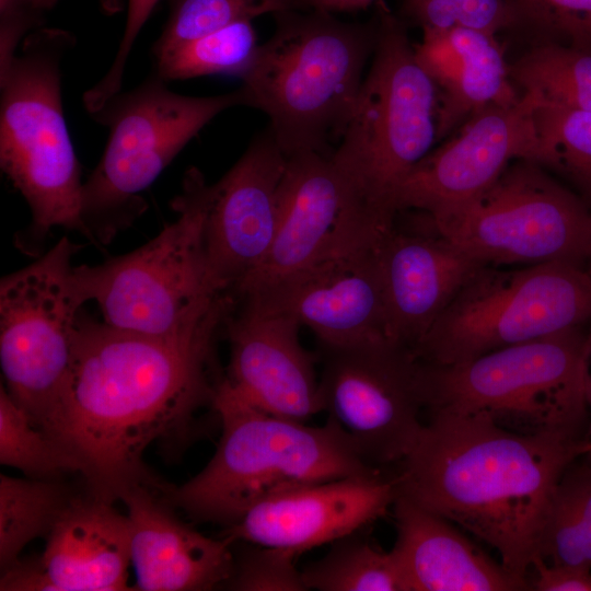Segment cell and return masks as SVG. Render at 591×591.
I'll return each mask as SVG.
<instances>
[{
	"label": "cell",
	"instance_id": "1",
	"mask_svg": "<svg viewBox=\"0 0 591 591\" xmlns=\"http://www.w3.org/2000/svg\"><path fill=\"white\" fill-rule=\"evenodd\" d=\"M233 303L193 331L161 337L112 327L80 313L63 399L60 441L81 460L91 495L113 501L135 484L161 486L142 455L186 431L213 403L215 339Z\"/></svg>",
	"mask_w": 591,
	"mask_h": 591
},
{
	"label": "cell",
	"instance_id": "2",
	"mask_svg": "<svg viewBox=\"0 0 591 591\" xmlns=\"http://www.w3.org/2000/svg\"><path fill=\"white\" fill-rule=\"evenodd\" d=\"M393 474L397 496L457 524L491 546L525 579L540 557L555 489L588 439L520 433L482 413L428 410Z\"/></svg>",
	"mask_w": 591,
	"mask_h": 591
},
{
	"label": "cell",
	"instance_id": "3",
	"mask_svg": "<svg viewBox=\"0 0 591 591\" xmlns=\"http://www.w3.org/2000/svg\"><path fill=\"white\" fill-rule=\"evenodd\" d=\"M274 18L273 35L240 77L247 106L266 114L286 157L331 154L357 104L375 46L376 18L346 22L308 9Z\"/></svg>",
	"mask_w": 591,
	"mask_h": 591
},
{
	"label": "cell",
	"instance_id": "4",
	"mask_svg": "<svg viewBox=\"0 0 591 591\" xmlns=\"http://www.w3.org/2000/svg\"><path fill=\"white\" fill-rule=\"evenodd\" d=\"M212 406L222 429L212 457L183 485L162 487L166 499L195 521L229 528L282 490L383 471L367 465L329 421L312 427L260 410L224 376Z\"/></svg>",
	"mask_w": 591,
	"mask_h": 591
},
{
	"label": "cell",
	"instance_id": "5",
	"mask_svg": "<svg viewBox=\"0 0 591 591\" xmlns=\"http://www.w3.org/2000/svg\"><path fill=\"white\" fill-rule=\"evenodd\" d=\"M376 40L360 93L332 152L352 204L392 225L397 192L437 139L438 91L419 65L406 23L376 0Z\"/></svg>",
	"mask_w": 591,
	"mask_h": 591
},
{
	"label": "cell",
	"instance_id": "6",
	"mask_svg": "<svg viewBox=\"0 0 591 591\" xmlns=\"http://www.w3.org/2000/svg\"><path fill=\"white\" fill-rule=\"evenodd\" d=\"M73 46L67 31L39 28L0 68V165L31 210V223L16 244L35 256L54 228L89 239L80 165L61 102V61Z\"/></svg>",
	"mask_w": 591,
	"mask_h": 591
},
{
	"label": "cell",
	"instance_id": "7",
	"mask_svg": "<svg viewBox=\"0 0 591 591\" xmlns=\"http://www.w3.org/2000/svg\"><path fill=\"white\" fill-rule=\"evenodd\" d=\"M211 196L190 169L171 206L176 218L139 248L95 266L74 267L89 301L107 325L173 337L188 333L233 301L215 283L207 263L205 222Z\"/></svg>",
	"mask_w": 591,
	"mask_h": 591
},
{
	"label": "cell",
	"instance_id": "8",
	"mask_svg": "<svg viewBox=\"0 0 591 591\" xmlns=\"http://www.w3.org/2000/svg\"><path fill=\"white\" fill-rule=\"evenodd\" d=\"M590 357V332L579 327L456 364L421 361L426 412L482 413L520 433L578 436Z\"/></svg>",
	"mask_w": 591,
	"mask_h": 591
},
{
	"label": "cell",
	"instance_id": "9",
	"mask_svg": "<svg viewBox=\"0 0 591 591\" xmlns=\"http://www.w3.org/2000/svg\"><path fill=\"white\" fill-rule=\"evenodd\" d=\"M247 106L242 88L212 96L167 89L155 74L117 93L91 117L108 129L103 155L82 186L81 217L89 240L109 244L146 210V190L215 117Z\"/></svg>",
	"mask_w": 591,
	"mask_h": 591
},
{
	"label": "cell",
	"instance_id": "10",
	"mask_svg": "<svg viewBox=\"0 0 591 591\" xmlns=\"http://www.w3.org/2000/svg\"><path fill=\"white\" fill-rule=\"evenodd\" d=\"M591 322V275L565 263L480 267L414 348L450 366Z\"/></svg>",
	"mask_w": 591,
	"mask_h": 591
},
{
	"label": "cell",
	"instance_id": "11",
	"mask_svg": "<svg viewBox=\"0 0 591 591\" xmlns=\"http://www.w3.org/2000/svg\"><path fill=\"white\" fill-rule=\"evenodd\" d=\"M81 248L62 236L0 281L4 387L32 424L58 441L76 325L89 302L72 265Z\"/></svg>",
	"mask_w": 591,
	"mask_h": 591
},
{
	"label": "cell",
	"instance_id": "12",
	"mask_svg": "<svg viewBox=\"0 0 591 591\" xmlns=\"http://www.w3.org/2000/svg\"><path fill=\"white\" fill-rule=\"evenodd\" d=\"M431 222L486 266L565 263L587 269L591 256V209L524 159L511 162L473 202Z\"/></svg>",
	"mask_w": 591,
	"mask_h": 591
},
{
	"label": "cell",
	"instance_id": "13",
	"mask_svg": "<svg viewBox=\"0 0 591 591\" xmlns=\"http://www.w3.org/2000/svg\"><path fill=\"white\" fill-rule=\"evenodd\" d=\"M323 350L320 391L327 421L367 465H397L425 424L422 362L391 339Z\"/></svg>",
	"mask_w": 591,
	"mask_h": 591
},
{
	"label": "cell",
	"instance_id": "14",
	"mask_svg": "<svg viewBox=\"0 0 591 591\" xmlns=\"http://www.w3.org/2000/svg\"><path fill=\"white\" fill-rule=\"evenodd\" d=\"M538 102L521 92L512 104L491 105L471 116L409 172L396 195L397 213L415 210L442 219L478 198L511 162L532 161Z\"/></svg>",
	"mask_w": 591,
	"mask_h": 591
},
{
	"label": "cell",
	"instance_id": "15",
	"mask_svg": "<svg viewBox=\"0 0 591 591\" xmlns=\"http://www.w3.org/2000/svg\"><path fill=\"white\" fill-rule=\"evenodd\" d=\"M389 229L352 206L332 153L289 155L279 188V222L274 243L260 267L234 298L237 300L331 254L376 243Z\"/></svg>",
	"mask_w": 591,
	"mask_h": 591
},
{
	"label": "cell",
	"instance_id": "16",
	"mask_svg": "<svg viewBox=\"0 0 591 591\" xmlns=\"http://www.w3.org/2000/svg\"><path fill=\"white\" fill-rule=\"evenodd\" d=\"M379 242L331 254L237 300L290 316L322 347L390 339Z\"/></svg>",
	"mask_w": 591,
	"mask_h": 591
},
{
	"label": "cell",
	"instance_id": "17",
	"mask_svg": "<svg viewBox=\"0 0 591 591\" xmlns=\"http://www.w3.org/2000/svg\"><path fill=\"white\" fill-rule=\"evenodd\" d=\"M287 157L267 128L216 183L205 222V248L217 287L234 298L260 267L279 222Z\"/></svg>",
	"mask_w": 591,
	"mask_h": 591
},
{
	"label": "cell",
	"instance_id": "18",
	"mask_svg": "<svg viewBox=\"0 0 591 591\" xmlns=\"http://www.w3.org/2000/svg\"><path fill=\"white\" fill-rule=\"evenodd\" d=\"M397 497L383 471L293 487L248 509L224 536L301 554L364 530L385 517Z\"/></svg>",
	"mask_w": 591,
	"mask_h": 591
},
{
	"label": "cell",
	"instance_id": "19",
	"mask_svg": "<svg viewBox=\"0 0 591 591\" xmlns=\"http://www.w3.org/2000/svg\"><path fill=\"white\" fill-rule=\"evenodd\" d=\"M228 315V373L231 389L266 413L305 422L323 412L314 357L299 339L301 325L288 315L239 300ZM234 308V306H233Z\"/></svg>",
	"mask_w": 591,
	"mask_h": 591
},
{
	"label": "cell",
	"instance_id": "20",
	"mask_svg": "<svg viewBox=\"0 0 591 591\" xmlns=\"http://www.w3.org/2000/svg\"><path fill=\"white\" fill-rule=\"evenodd\" d=\"M424 217V228L412 231L399 229L395 219L378 245L387 334L412 350L467 280L486 266Z\"/></svg>",
	"mask_w": 591,
	"mask_h": 591
},
{
	"label": "cell",
	"instance_id": "21",
	"mask_svg": "<svg viewBox=\"0 0 591 591\" xmlns=\"http://www.w3.org/2000/svg\"><path fill=\"white\" fill-rule=\"evenodd\" d=\"M150 488L135 484L118 497L127 507L136 589L206 591L221 587L232 573V542L208 537L183 523Z\"/></svg>",
	"mask_w": 591,
	"mask_h": 591
},
{
	"label": "cell",
	"instance_id": "22",
	"mask_svg": "<svg viewBox=\"0 0 591 591\" xmlns=\"http://www.w3.org/2000/svg\"><path fill=\"white\" fill-rule=\"evenodd\" d=\"M392 547L408 591H523L529 580L509 572L441 515L397 496Z\"/></svg>",
	"mask_w": 591,
	"mask_h": 591
},
{
	"label": "cell",
	"instance_id": "23",
	"mask_svg": "<svg viewBox=\"0 0 591 591\" xmlns=\"http://www.w3.org/2000/svg\"><path fill=\"white\" fill-rule=\"evenodd\" d=\"M112 502L72 497L46 535L39 558L57 591L131 589L129 520Z\"/></svg>",
	"mask_w": 591,
	"mask_h": 591
},
{
	"label": "cell",
	"instance_id": "24",
	"mask_svg": "<svg viewBox=\"0 0 591 591\" xmlns=\"http://www.w3.org/2000/svg\"><path fill=\"white\" fill-rule=\"evenodd\" d=\"M450 32L461 53L462 68L454 91L439 102L438 141L482 109L509 105L521 96L510 78L509 65L496 35L460 25Z\"/></svg>",
	"mask_w": 591,
	"mask_h": 591
},
{
	"label": "cell",
	"instance_id": "25",
	"mask_svg": "<svg viewBox=\"0 0 591 591\" xmlns=\"http://www.w3.org/2000/svg\"><path fill=\"white\" fill-rule=\"evenodd\" d=\"M520 92L541 102L591 114V53L538 40L509 65Z\"/></svg>",
	"mask_w": 591,
	"mask_h": 591
},
{
	"label": "cell",
	"instance_id": "26",
	"mask_svg": "<svg viewBox=\"0 0 591 591\" xmlns=\"http://www.w3.org/2000/svg\"><path fill=\"white\" fill-rule=\"evenodd\" d=\"M362 531L333 542L322 558L301 569L306 590L408 591L393 551L379 549L360 534Z\"/></svg>",
	"mask_w": 591,
	"mask_h": 591
},
{
	"label": "cell",
	"instance_id": "27",
	"mask_svg": "<svg viewBox=\"0 0 591 591\" xmlns=\"http://www.w3.org/2000/svg\"><path fill=\"white\" fill-rule=\"evenodd\" d=\"M73 496L57 480L0 475V567L20 559L34 538L47 535Z\"/></svg>",
	"mask_w": 591,
	"mask_h": 591
},
{
	"label": "cell",
	"instance_id": "28",
	"mask_svg": "<svg viewBox=\"0 0 591 591\" xmlns=\"http://www.w3.org/2000/svg\"><path fill=\"white\" fill-rule=\"evenodd\" d=\"M534 120L532 162L565 179L591 209V114L540 101Z\"/></svg>",
	"mask_w": 591,
	"mask_h": 591
},
{
	"label": "cell",
	"instance_id": "29",
	"mask_svg": "<svg viewBox=\"0 0 591 591\" xmlns=\"http://www.w3.org/2000/svg\"><path fill=\"white\" fill-rule=\"evenodd\" d=\"M540 557L591 568V466L568 468L553 497Z\"/></svg>",
	"mask_w": 591,
	"mask_h": 591
},
{
	"label": "cell",
	"instance_id": "30",
	"mask_svg": "<svg viewBox=\"0 0 591 591\" xmlns=\"http://www.w3.org/2000/svg\"><path fill=\"white\" fill-rule=\"evenodd\" d=\"M0 463L18 468L31 478L57 480L84 466L62 442L35 427L26 413L0 386Z\"/></svg>",
	"mask_w": 591,
	"mask_h": 591
},
{
	"label": "cell",
	"instance_id": "31",
	"mask_svg": "<svg viewBox=\"0 0 591 591\" xmlns=\"http://www.w3.org/2000/svg\"><path fill=\"white\" fill-rule=\"evenodd\" d=\"M258 46L252 22H237L155 58L157 76L162 80L211 74L241 77L252 63Z\"/></svg>",
	"mask_w": 591,
	"mask_h": 591
},
{
	"label": "cell",
	"instance_id": "32",
	"mask_svg": "<svg viewBox=\"0 0 591 591\" xmlns=\"http://www.w3.org/2000/svg\"><path fill=\"white\" fill-rule=\"evenodd\" d=\"M292 9H301L299 0H175L154 58L231 24Z\"/></svg>",
	"mask_w": 591,
	"mask_h": 591
},
{
	"label": "cell",
	"instance_id": "33",
	"mask_svg": "<svg viewBox=\"0 0 591 591\" xmlns=\"http://www.w3.org/2000/svg\"><path fill=\"white\" fill-rule=\"evenodd\" d=\"M514 26L536 40H552L591 53V0H510ZM513 26V27H514Z\"/></svg>",
	"mask_w": 591,
	"mask_h": 591
},
{
	"label": "cell",
	"instance_id": "34",
	"mask_svg": "<svg viewBox=\"0 0 591 591\" xmlns=\"http://www.w3.org/2000/svg\"><path fill=\"white\" fill-rule=\"evenodd\" d=\"M233 568L221 588L239 591H306L301 570L294 559L298 554L278 547L243 542Z\"/></svg>",
	"mask_w": 591,
	"mask_h": 591
},
{
	"label": "cell",
	"instance_id": "35",
	"mask_svg": "<svg viewBox=\"0 0 591 591\" xmlns=\"http://www.w3.org/2000/svg\"><path fill=\"white\" fill-rule=\"evenodd\" d=\"M158 2L159 0H127L126 25L115 58L105 76L83 94V104L88 112L97 111L120 92L132 46Z\"/></svg>",
	"mask_w": 591,
	"mask_h": 591
},
{
	"label": "cell",
	"instance_id": "36",
	"mask_svg": "<svg viewBox=\"0 0 591 591\" xmlns=\"http://www.w3.org/2000/svg\"><path fill=\"white\" fill-rule=\"evenodd\" d=\"M459 25L496 35L514 26L510 0H449Z\"/></svg>",
	"mask_w": 591,
	"mask_h": 591
},
{
	"label": "cell",
	"instance_id": "37",
	"mask_svg": "<svg viewBox=\"0 0 591 591\" xmlns=\"http://www.w3.org/2000/svg\"><path fill=\"white\" fill-rule=\"evenodd\" d=\"M532 568L536 591H591V568L570 565H548L543 558L534 560Z\"/></svg>",
	"mask_w": 591,
	"mask_h": 591
},
{
	"label": "cell",
	"instance_id": "38",
	"mask_svg": "<svg viewBox=\"0 0 591 591\" xmlns=\"http://www.w3.org/2000/svg\"><path fill=\"white\" fill-rule=\"evenodd\" d=\"M1 572V591H56L43 568L40 558L36 560L19 559Z\"/></svg>",
	"mask_w": 591,
	"mask_h": 591
},
{
	"label": "cell",
	"instance_id": "39",
	"mask_svg": "<svg viewBox=\"0 0 591 591\" xmlns=\"http://www.w3.org/2000/svg\"><path fill=\"white\" fill-rule=\"evenodd\" d=\"M58 0H0L1 24L23 31L37 23L39 15Z\"/></svg>",
	"mask_w": 591,
	"mask_h": 591
},
{
	"label": "cell",
	"instance_id": "40",
	"mask_svg": "<svg viewBox=\"0 0 591 591\" xmlns=\"http://www.w3.org/2000/svg\"><path fill=\"white\" fill-rule=\"evenodd\" d=\"M301 9L314 10L329 14L364 10L376 0H299Z\"/></svg>",
	"mask_w": 591,
	"mask_h": 591
},
{
	"label": "cell",
	"instance_id": "41",
	"mask_svg": "<svg viewBox=\"0 0 591 591\" xmlns=\"http://www.w3.org/2000/svg\"><path fill=\"white\" fill-rule=\"evenodd\" d=\"M104 13L112 15L124 9V0H100Z\"/></svg>",
	"mask_w": 591,
	"mask_h": 591
},
{
	"label": "cell",
	"instance_id": "42",
	"mask_svg": "<svg viewBox=\"0 0 591 591\" xmlns=\"http://www.w3.org/2000/svg\"><path fill=\"white\" fill-rule=\"evenodd\" d=\"M590 337H591V329H590ZM587 402H588V408L591 416V373L588 376L587 381Z\"/></svg>",
	"mask_w": 591,
	"mask_h": 591
},
{
	"label": "cell",
	"instance_id": "43",
	"mask_svg": "<svg viewBox=\"0 0 591 591\" xmlns=\"http://www.w3.org/2000/svg\"><path fill=\"white\" fill-rule=\"evenodd\" d=\"M587 454L591 456V425H590V438H588Z\"/></svg>",
	"mask_w": 591,
	"mask_h": 591
},
{
	"label": "cell",
	"instance_id": "44",
	"mask_svg": "<svg viewBox=\"0 0 591 591\" xmlns=\"http://www.w3.org/2000/svg\"><path fill=\"white\" fill-rule=\"evenodd\" d=\"M587 271L591 275V256L587 266Z\"/></svg>",
	"mask_w": 591,
	"mask_h": 591
}]
</instances>
